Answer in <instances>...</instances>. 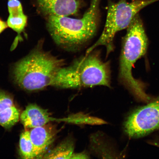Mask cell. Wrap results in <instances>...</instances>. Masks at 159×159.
Returning a JSON list of instances; mask_svg holds the SVG:
<instances>
[{"label":"cell","mask_w":159,"mask_h":159,"mask_svg":"<svg viewBox=\"0 0 159 159\" xmlns=\"http://www.w3.org/2000/svg\"><path fill=\"white\" fill-rule=\"evenodd\" d=\"M8 25L7 22H5L0 18V34L7 28Z\"/></svg>","instance_id":"obj_17"},{"label":"cell","mask_w":159,"mask_h":159,"mask_svg":"<svg viewBox=\"0 0 159 159\" xmlns=\"http://www.w3.org/2000/svg\"><path fill=\"white\" fill-rule=\"evenodd\" d=\"M20 116L19 109L15 105L8 107L0 113V125L9 129L18 122Z\"/></svg>","instance_id":"obj_11"},{"label":"cell","mask_w":159,"mask_h":159,"mask_svg":"<svg viewBox=\"0 0 159 159\" xmlns=\"http://www.w3.org/2000/svg\"><path fill=\"white\" fill-rule=\"evenodd\" d=\"M30 136L34 149L35 158H41L54 142L57 134L56 127L49 124L31 129Z\"/></svg>","instance_id":"obj_9"},{"label":"cell","mask_w":159,"mask_h":159,"mask_svg":"<svg viewBox=\"0 0 159 159\" xmlns=\"http://www.w3.org/2000/svg\"><path fill=\"white\" fill-rule=\"evenodd\" d=\"M20 154L24 159H35L33 145L30 136V131L25 130L21 134L19 140Z\"/></svg>","instance_id":"obj_12"},{"label":"cell","mask_w":159,"mask_h":159,"mask_svg":"<svg viewBox=\"0 0 159 159\" xmlns=\"http://www.w3.org/2000/svg\"><path fill=\"white\" fill-rule=\"evenodd\" d=\"M8 9L9 15L24 13L21 3L19 0H8Z\"/></svg>","instance_id":"obj_15"},{"label":"cell","mask_w":159,"mask_h":159,"mask_svg":"<svg viewBox=\"0 0 159 159\" xmlns=\"http://www.w3.org/2000/svg\"><path fill=\"white\" fill-rule=\"evenodd\" d=\"M127 30L122 42L119 80L137 100L148 103L152 99L146 93V84L134 78L132 72L136 61L146 54L148 45L143 23L139 14L133 19Z\"/></svg>","instance_id":"obj_1"},{"label":"cell","mask_w":159,"mask_h":159,"mask_svg":"<svg viewBox=\"0 0 159 159\" xmlns=\"http://www.w3.org/2000/svg\"><path fill=\"white\" fill-rule=\"evenodd\" d=\"M159 0H120L117 2L109 1L106 23L102 34L98 40L87 50L85 54L93 51L97 47L106 48L107 56L114 50V41L119 31L127 29L134 18L141 10Z\"/></svg>","instance_id":"obj_5"},{"label":"cell","mask_w":159,"mask_h":159,"mask_svg":"<svg viewBox=\"0 0 159 159\" xmlns=\"http://www.w3.org/2000/svg\"><path fill=\"white\" fill-rule=\"evenodd\" d=\"M100 0H91L90 7L83 16L47 17V27L55 43L68 51H75L94 37L98 28Z\"/></svg>","instance_id":"obj_2"},{"label":"cell","mask_w":159,"mask_h":159,"mask_svg":"<svg viewBox=\"0 0 159 159\" xmlns=\"http://www.w3.org/2000/svg\"><path fill=\"white\" fill-rule=\"evenodd\" d=\"M8 26L19 35L24 30L27 23V17L24 13L15 15H9L7 22Z\"/></svg>","instance_id":"obj_13"},{"label":"cell","mask_w":159,"mask_h":159,"mask_svg":"<svg viewBox=\"0 0 159 159\" xmlns=\"http://www.w3.org/2000/svg\"><path fill=\"white\" fill-rule=\"evenodd\" d=\"M20 119L25 129H32L43 126L52 122H70L69 117L62 118H56L52 117L47 109H43L36 104L27 105L21 113Z\"/></svg>","instance_id":"obj_8"},{"label":"cell","mask_w":159,"mask_h":159,"mask_svg":"<svg viewBox=\"0 0 159 159\" xmlns=\"http://www.w3.org/2000/svg\"><path fill=\"white\" fill-rule=\"evenodd\" d=\"M14 105L13 99L11 95L0 89V113L8 107Z\"/></svg>","instance_id":"obj_14"},{"label":"cell","mask_w":159,"mask_h":159,"mask_svg":"<svg viewBox=\"0 0 159 159\" xmlns=\"http://www.w3.org/2000/svg\"><path fill=\"white\" fill-rule=\"evenodd\" d=\"M109 62H104L92 52L75 60L70 65L57 71L51 86L75 89L102 85L111 86Z\"/></svg>","instance_id":"obj_4"},{"label":"cell","mask_w":159,"mask_h":159,"mask_svg":"<svg viewBox=\"0 0 159 159\" xmlns=\"http://www.w3.org/2000/svg\"><path fill=\"white\" fill-rule=\"evenodd\" d=\"M129 113L123 124L129 138L137 139L159 130V97Z\"/></svg>","instance_id":"obj_6"},{"label":"cell","mask_w":159,"mask_h":159,"mask_svg":"<svg viewBox=\"0 0 159 159\" xmlns=\"http://www.w3.org/2000/svg\"><path fill=\"white\" fill-rule=\"evenodd\" d=\"M35 2L39 11L46 17L76 15L81 6V0H35Z\"/></svg>","instance_id":"obj_7"},{"label":"cell","mask_w":159,"mask_h":159,"mask_svg":"<svg viewBox=\"0 0 159 159\" xmlns=\"http://www.w3.org/2000/svg\"><path fill=\"white\" fill-rule=\"evenodd\" d=\"M89 158V156L86 153L82 152L74 154L73 155L71 159H85Z\"/></svg>","instance_id":"obj_16"},{"label":"cell","mask_w":159,"mask_h":159,"mask_svg":"<svg viewBox=\"0 0 159 159\" xmlns=\"http://www.w3.org/2000/svg\"><path fill=\"white\" fill-rule=\"evenodd\" d=\"M42 45L41 42L13 67L14 80L25 90H38L51 86L57 71L64 65L62 59L43 50Z\"/></svg>","instance_id":"obj_3"},{"label":"cell","mask_w":159,"mask_h":159,"mask_svg":"<svg viewBox=\"0 0 159 159\" xmlns=\"http://www.w3.org/2000/svg\"><path fill=\"white\" fill-rule=\"evenodd\" d=\"M75 144L71 138L65 139L52 150L46 153L42 158L71 159L74 154Z\"/></svg>","instance_id":"obj_10"}]
</instances>
